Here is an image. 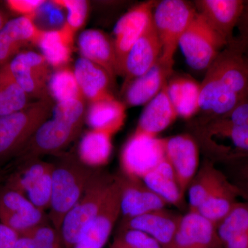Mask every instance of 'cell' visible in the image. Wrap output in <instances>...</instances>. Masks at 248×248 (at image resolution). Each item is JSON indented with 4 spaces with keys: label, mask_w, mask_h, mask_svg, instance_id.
Wrapping results in <instances>:
<instances>
[{
    "label": "cell",
    "mask_w": 248,
    "mask_h": 248,
    "mask_svg": "<svg viewBox=\"0 0 248 248\" xmlns=\"http://www.w3.org/2000/svg\"><path fill=\"white\" fill-rule=\"evenodd\" d=\"M190 128L205 159L215 165L248 155V102L226 115L200 117Z\"/></svg>",
    "instance_id": "cell-1"
},
{
    "label": "cell",
    "mask_w": 248,
    "mask_h": 248,
    "mask_svg": "<svg viewBox=\"0 0 248 248\" xmlns=\"http://www.w3.org/2000/svg\"><path fill=\"white\" fill-rule=\"evenodd\" d=\"M54 164L49 221L60 233L62 222L89 186L99 169L86 166L73 155H66Z\"/></svg>",
    "instance_id": "cell-2"
},
{
    "label": "cell",
    "mask_w": 248,
    "mask_h": 248,
    "mask_svg": "<svg viewBox=\"0 0 248 248\" xmlns=\"http://www.w3.org/2000/svg\"><path fill=\"white\" fill-rule=\"evenodd\" d=\"M53 107L48 97L0 117V165L17 157L37 129L48 120Z\"/></svg>",
    "instance_id": "cell-3"
},
{
    "label": "cell",
    "mask_w": 248,
    "mask_h": 248,
    "mask_svg": "<svg viewBox=\"0 0 248 248\" xmlns=\"http://www.w3.org/2000/svg\"><path fill=\"white\" fill-rule=\"evenodd\" d=\"M115 175L98 169L84 195L63 218L60 236L65 248H73L107 198Z\"/></svg>",
    "instance_id": "cell-4"
},
{
    "label": "cell",
    "mask_w": 248,
    "mask_h": 248,
    "mask_svg": "<svg viewBox=\"0 0 248 248\" xmlns=\"http://www.w3.org/2000/svg\"><path fill=\"white\" fill-rule=\"evenodd\" d=\"M197 14L190 3L184 0L157 1L153 22L161 42V59L174 66V58L182 35Z\"/></svg>",
    "instance_id": "cell-5"
},
{
    "label": "cell",
    "mask_w": 248,
    "mask_h": 248,
    "mask_svg": "<svg viewBox=\"0 0 248 248\" xmlns=\"http://www.w3.org/2000/svg\"><path fill=\"white\" fill-rule=\"evenodd\" d=\"M228 42L203 16L197 12L179 42L187 64L196 71H207Z\"/></svg>",
    "instance_id": "cell-6"
},
{
    "label": "cell",
    "mask_w": 248,
    "mask_h": 248,
    "mask_svg": "<svg viewBox=\"0 0 248 248\" xmlns=\"http://www.w3.org/2000/svg\"><path fill=\"white\" fill-rule=\"evenodd\" d=\"M246 46L238 36L227 44L205 74L213 77L244 102L248 101V75L245 63Z\"/></svg>",
    "instance_id": "cell-7"
},
{
    "label": "cell",
    "mask_w": 248,
    "mask_h": 248,
    "mask_svg": "<svg viewBox=\"0 0 248 248\" xmlns=\"http://www.w3.org/2000/svg\"><path fill=\"white\" fill-rule=\"evenodd\" d=\"M165 158L164 139L135 132L121 153L122 172L141 179Z\"/></svg>",
    "instance_id": "cell-8"
},
{
    "label": "cell",
    "mask_w": 248,
    "mask_h": 248,
    "mask_svg": "<svg viewBox=\"0 0 248 248\" xmlns=\"http://www.w3.org/2000/svg\"><path fill=\"white\" fill-rule=\"evenodd\" d=\"M50 65L40 53L24 50L3 66L29 97L40 99L49 97L48 83Z\"/></svg>",
    "instance_id": "cell-9"
},
{
    "label": "cell",
    "mask_w": 248,
    "mask_h": 248,
    "mask_svg": "<svg viewBox=\"0 0 248 248\" xmlns=\"http://www.w3.org/2000/svg\"><path fill=\"white\" fill-rule=\"evenodd\" d=\"M48 222L46 212L36 208L25 196L0 186V223L21 234Z\"/></svg>",
    "instance_id": "cell-10"
},
{
    "label": "cell",
    "mask_w": 248,
    "mask_h": 248,
    "mask_svg": "<svg viewBox=\"0 0 248 248\" xmlns=\"http://www.w3.org/2000/svg\"><path fill=\"white\" fill-rule=\"evenodd\" d=\"M81 131L80 129L56 119L46 121L17 155L16 164L38 159L42 155L59 153L69 146Z\"/></svg>",
    "instance_id": "cell-11"
},
{
    "label": "cell",
    "mask_w": 248,
    "mask_h": 248,
    "mask_svg": "<svg viewBox=\"0 0 248 248\" xmlns=\"http://www.w3.org/2000/svg\"><path fill=\"white\" fill-rule=\"evenodd\" d=\"M165 157L175 174L183 197L200 168V147L191 134L164 139Z\"/></svg>",
    "instance_id": "cell-12"
},
{
    "label": "cell",
    "mask_w": 248,
    "mask_h": 248,
    "mask_svg": "<svg viewBox=\"0 0 248 248\" xmlns=\"http://www.w3.org/2000/svg\"><path fill=\"white\" fill-rule=\"evenodd\" d=\"M120 195V179L115 175L102 208L85 228L73 248H104L121 217Z\"/></svg>",
    "instance_id": "cell-13"
},
{
    "label": "cell",
    "mask_w": 248,
    "mask_h": 248,
    "mask_svg": "<svg viewBox=\"0 0 248 248\" xmlns=\"http://www.w3.org/2000/svg\"><path fill=\"white\" fill-rule=\"evenodd\" d=\"M156 4L157 1H156L141 3L124 15L116 24L113 42L119 76H122V68L128 52L151 22Z\"/></svg>",
    "instance_id": "cell-14"
},
{
    "label": "cell",
    "mask_w": 248,
    "mask_h": 248,
    "mask_svg": "<svg viewBox=\"0 0 248 248\" xmlns=\"http://www.w3.org/2000/svg\"><path fill=\"white\" fill-rule=\"evenodd\" d=\"M161 42L152 19L146 30L135 42L125 58L122 72L124 78L122 91L132 81L154 66L161 58Z\"/></svg>",
    "instance_id": "cell-15"
},
{
    "label": "cell",
    "mask_w": 248,
    "mask_h": 248,
    "mask_svg": "<svg viewBox=\"0 0 248 248\" xmlns=\"http://www.w3.org/2000/svg\"><path fill=\"white\" fill-rule=\"evenodd\" d=\"M42 29L30 17L9 19L0 29V68L30 46H37Z\"/></svg>",
    "instance_id": "cell-16"
},
{
    "label": "cell",
    "mask_w": 248,
    "mask_h": 248,
    "mask_svg": "<svg viewBox=\"0 0 248 248\" xmlns=\"http://www.w3.org/2000/svg\"><path fill=\"white\" fill-rule=\"evenodd\" d=\"M168 248H223L217 226L197 212L187 211Z\"/></svg>",
    "instance_id": "cell-17"
},
{
    "label": "cell",
    "mask_w": 248,
    "mask_h": 248,
    "mask_svg": "<svg viewBox=\"0 0 248 248\" xmlns=\"http://www.w3.org/2000/svg\"><path fill=\"white\" fill-rule=\"evenodd\" d=\"M182 215L163 208L132 218H122L118 230L141 231L168 248L182 219Z\"/></svg>",
    "instance_id": "cell-18"
},
{
    "label": "cell",
    "mask_w": 248,
    "mask_h": 248,
    "mask_svg": "<svg viewBox=\"0 0 248 248\" xmlns=\"http://www.w3.org/2000/svg\"><path fill=\"white\" fill-rule=\"evenodd\" d=\"M121 186L120 211L122 218H132L165 208L167 203L151 189L141 179L118 174Z\"/></svg>",
    "instance_id": "cell-19"
},
{
    "label": "cell",
    "mask_w": 248,
    "mask_h": 248,
    "mask_svg": "<svg viewBox=\"0 0 248 248\" xmlns=\"http://www.w3.org/2000/svg\"><path fill=\"white\" fill-rule=\"evenodd\" d=\"M244 0H197L194 4L197 12L203 16L212 27L231 42L244 9Z\"/></svg>",
    "instance_id": "cell-20"
},
{
    "label": "cell",
    "mask_w": 248,
    "mask_h": 248,
    "mask_svg": "<svg viewBox=\"0 0 248 248\" xmlns=\"http://www.w3.org/2000/svg\"><path fill=\"white\" fill-rule=\"evenodd\" d=\"M172 70L173 65L159 58L149 71L134 79L124 90V104L138 107L151 102L167 84Z\"/></svg>",
    "instance_id": "cell-21"
},
{
    "label": "cell",
    "mask_w": 248,
    "mask_h": 248,
    "mask_svg": "<svg viewBox=\"0 0 248 248\" xmlns=\"http://www.w3.org/2000/svg\"><path fill=\"white\" fill-rule=\"evenodd\" d=\"M78 47L82 58L102 67L112 79L119 76L113 40L105 32L96 29L83 31L78 38Z\"/></svg>",
    "instance_id": "cell-22"
},
{
    "label": "cell",
    "mask_w": 248,
    "mask_h": 248,
    "mask_svg": "<svg viewBox=\"0 0 248 248\" xmlns=\"http://www.w3.org/2000/svg\"><path fill=\"white\" fill-rule=\"evenodd\" d=\"M73 70L86 100L92 103L115 97L111 90L114 79L102 67L81 57Z\"/></svg>",
    "instance_id": "cell-23"
},
{
    "label": "cell",
    "mask_w": 248,
    "mask_h": 248,
    "mask_svg": "<svg viewBox=\"0 0 248 248\" xmlns=\"http://www.w3.org/2000/svg\"><path fill=\"white\" fill-rule=\"evenodd\" d=\"M177 117V112L170 99L166 84L161 92L147 104L135 132L157 137Z\"/></svg>",
    "instance_id": "cell-24"
},
{
    "label": "cell",
    "mask_w": 248,
    "mask_h": 248,
    "mask_svg": "<svg viewBox=\"0 0 248 248\" xmlns=\"http://www.w3.org/2000/svg\"><path fill=\"white\" fill-rule=\"evenodd\" d=\"M76 32L65 22L60 29L42 31L37 46L50 67L67 66L71 60Z\"/></svg>",
    "instance_id": "cell-25"
},
{
    "label": "cell",
    "mask_w": 248,
    "mask_h": 248,
    "mask_svg": "<svg viewBox=\"0 0 248 248\" xmlns=\"http://www.w3.org/2000/svg\"><path fill=\"white\" fill-rule=\"evenodd\" d=\"M126 118V106L115 97L90 103L85 122L91 130L113 135L123 126Z\"/></svg>",
    "instance_id": "cell-26"
},
{
    "label": "cell",
    "mask_w": 248,
    "mask_h": 248,
    "mask_svg": "<svg viewBox=\"0 0 248 248\" xmlns=\"http://www.w3.org/2000/svg\"><path fill=\"white\" fill-rule=\"evenodd\" d=\"M141 180L167 205L185 208V197H183L174 170L166 158Z\"/></svg>",
    "instance_id": "cell-27"
},
{
    "label": "cell",
    "mask_w": 248,
    "mask_h": 248,
    "mask_svg": "<svg viewBox=\"0 0 248 248\" xmlns=\"http://www.w3.org/2000/svg\"><path fill=\"white\" fill-rule=\"evenodd\" d=\"M168 93L178 117L190 120L200 112V84L187 77L170 78Z\"/></svg>",
    "instance_id": "cell-28"
},
{
    "label": "cell",
    "mask_w": 248,
    "mask_h": 248,
    "mask_svg": "<svg viewBox=\"0 0 248 248\" xmlns=\"http://www.w3.org/2000/svg\"><path fill=\"white\" fill-rule=\"evenodd\" d=\"M226 179V176L216 165L204 159L187 188V211L197 212L210 194Z\"/></svg>",
    "instance_id": "cell-29"
},
{
    "label": "cell",
    "mask_w": 248,
    "mask_h": 248,
    "mask_svg": "<svg viewBox=\"0 0 248 248\" xmlns=\"http://www.w3.org/2000/svg\"><path fill=\"white\" fill-rule=\"evenodd\" d=\"M237 191L227 179L210 194L197 210L205 218L217 226L237 203Z\"/></svg>",
    "instance_id": "cell-30"
},
{
    "label": "cell",
    "mask_w": 248,
    "mask_h": 248,
    "mask_svg": "<svg viewBox=\"0 0 248 248\" xmlns=\"http://www.w3.org/2000/svg\"><path fill=\"white\" fill-rule=\"evenodd\" d=\"M112 137L110 134L98 130L86 132L79 143L80 161L94 169L107 164L112 153Z\"/></svg>",
    "instance_id": "cell-31"
},
{
    "label": "cell",
    "mask_w": 248,
    "mask_h": 248,
    "mask_svg": "<svg viewBox=\"0 0 248 248\" xmlns=\"http://www.w3.org/2000/svg\"><path fill=\"white\" fill-rule=\"evenodd\" d=\"M29 99L6 69L0 68V117L25 108Z\"/></svg>",
    "instance_id": "cell-32"
},
{
    "label": "cell",
    "mask_w": 248,
    "mask_h": 248,
    "mask_svg": "<svg viewBox=\"0 0 248 248\" xmlns=\"http://www.w3.org/2000/svg\"><path fill=\"white\" fill-rule=\"evenodd\" d=\"M48 91L49 95L57 103L84 97L74 70L68 66L59 68L52 73L48 83Z\"/></svg>",
    "instance_id": "cell-33"
},
{
    "label": "cell",
    "mask_w": 248,
    "mask_h": 248,
    "mask_svg": "<svg viewBox=\"0 0 248 248\" xmlns=\"http://www.w3.org/2000/svg\"><path fill=\"white\" fill-rule=\"evenodd\" d=\"M217 234L223 244L248 234V202H237L217 226Z\"/></svg>",
    "instance_id": "cell-34"
},
{
    "label": "cell",
    "mask_w": 248,
    "mask_h": 248,
    "mask_svg": "<svg viewBox=\"0 0 248 248\" xmlns=\"http://www.w3.org/2000/svg\"><path fill=\"white\" fill-rule=\"evenodd\" d=\"M16 248H65L60 233L48 222L19 234Z\"/></svg>",
    "instance_id": "cell-35"
},
{
    "label": "cell",
    "mask_w": 248,
    "mask_h": 248,
    "mask_svg": "<svg viewBox=\"0 0 248 248\" xmlns=\"http://www.w3.org/2000/svg\"><path fill=\"white\" fill-rule=\"evenodd\" d=\"M218 166L239 197L248 202V155L233 158Z\"/></svg>",
    "instance_id": "cell-36"
},
{
    "label": "cell",
    "mask_w": 248,
    "mask_h": 248,
    "mask_svg": "<svg viewBox=\"0 0 248 248\" xmlns=\"http://www.w3.org/2000/svg\"><path fill=\"white\" fill-rule=\"evenodd\" d=\"M86 99L81 97L56 103L52 112L53 118L81 130L86 120Z\"/></svg>",
    "instance_id": "cell-37"
},
{
    "label": "cell",
    "mask_w": 248,
    "mask_h": 248,
    "mask_svg": "<svg viewBox=\"0 0 248 248\" xmlns=\"http://www.w3.org/2000/svg\"><path fill=\"white\" fill-rule=\"evenodd\" d=\"M110 248H162L157 241L141 231L118 230Z\"/></svg>",
    "instance_id": "cell-38"
},
{
    "label": "cell",
    "mask_w": 248,
    "mask_h": 248,
    "mask_svg": "<svg viewBox=\"0 0 248 248\" xmlns=\"http://www.w3.org/2000/svg\"><path fill=\"white\" fill-rule=\"evenodd\" d=\"M62 9L66 10V23L75 32L84 27L87 20L89 3L84 0H54L52 1Z\"/></svg>",
    "instance_id": "cell-39"
},
{
    "label": "cell",
    "mask_w": 248,
    "mask_h": 248,
    "mask_svg": "<svg viewBox=\"0 0 248 248\" xmlns=\"http://www.w3.org/2000/svg\"><path fill=\"white\" fill-rule=\"evenodd\" d=\"M54 167V166H53ZM53 168L44 174L32 186L25 197L31 203L42 211L49 210L52 195V174Z\"/></svg>",
    "instance_id": "cell-40"
},
{
    "label": "cell",
    "mask_w": 248,
    "mask_h": 248,
    "mask_svg": "<svg viewBox=\"0 0 248 248\" xmlns=\"http://www.w3.org/2000/svg\"><path fill=\"white\" fill-rule=\"evenodd\" d=\"M45 1L43 0H10L6 4L11 11L19 14V16L30 17L34 20Z\"/></svg>",
    "instance_id": "cell-41"
},
{
    "label": "cell",
    "mask_w": 248,
    "mask_h": 248,
    "mask_svg": "<svg viewBox=\"0 0 248 248\" xmlns=\"http://www.w3.org/2000/svg\"><path fill=\"white\" fill-rule=\"evenodd\" d=\"M19 234L0 223V248H16Z\"/></svg>",
    "instance_id": "cell-42"
},
{
    "label": "cell",
    "mask_w": 248,
    "mask_h": 248,
    "mask_svg": "<svg viewBox=\"0 0 248 248\" xmlns=\"http://www.w3.org/2000/svg\"><path fill=\"white\" fill-rule=\"evenodd\" d=\"M236 29H239V37L244 42L246 55L248 57V1H245L244 11Z\"/></svg>",
    "instance_id": "cell-43"
},
{
    "label": "cell",
    "mask_w": 248,
    "mask_h": 248,
    "mask_svg": "<svg viewBox=\"0 0 248 248\" xmlns=\"http://www.w3.org/2000/svg\"><path fill=\"white\" fill-rule=\"evenodd\" d=\"M8 20L9 19H8L7 16H6V14L1 10H0V29L2 28L3 26L6 24Z\"/></svg>",
    "instance_id": "cell-44"
},
{
    "label": "cell",
    "mask_w": 248,
    "mask_h": 248,
    "mask_svg": "<svg viewBox=\"0 0 248 248\" xmlns=\"http://www.w3.org/2000/svg\"><path fill=\"white\" fill-rule=\"evenodd\" d=\"M6 177V172H5L4 170L0 169V186L4 183Z\"/></svg>",
    "instance_id": "cell-45"
},
{
    "label": "cell",
    "mask_w": 248,
    "mask_h": 248,
    "mask_svg": "<svg viewBox=\"0 0 248 248\" xmlns=\"http://www.w3.org/2000/svg\"></svg>",
    "instance_id": "cell-46"
}]
</instances>
